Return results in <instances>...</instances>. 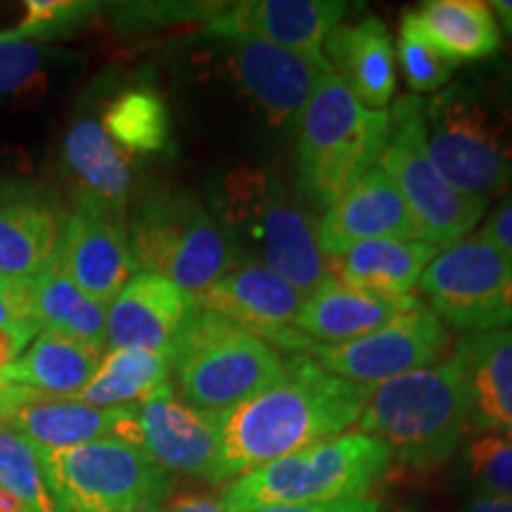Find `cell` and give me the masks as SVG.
<instances>
[{
    "mask_svg": "<svg viewBox=\"0 0 512 512\" xmlns=\"http://www.w3.org/2000/svg\"><path fill=\"white\" fill-rule=\"evenodd\" d=\"M64 214L53 197L27 185H0V278L34 280L55 259Z\"/></svg>",
    "mask_w": 512,
    "mask_h": 512,
    "instance_id": "20",
    "label": "cell"
},
{
    "mask_svg": "<svg viewBox=\"0 0 512 512\" xmlns=\"http://www.w3.org/2000/svg\"><path fill=\"white\" fill-rule=\"evenodd\" d=\"M396 55H399L403 76L413 95L418 93H439L456 74L458 62L451 60L446 53L422 34L411 15V10L403 12L399 41H396Z\"/></svg>",
    "mask_w": 512,
    "mask_h": 512,
    "instance_id": "33",
    "label": "cell"
},
{
    "mask_svg": "<svg viewBox=\"0 0 512 512\" xmlns=\"http://www.w3.org/2000/svg\"><path fill=\"white\" fill-rule=\"evenodd\" d=\"M128 245L138 273L171 280L195 299L238 264L211 209L178 188L147 192L128 221Z\"/></svg>",
    "mask_w": 512,
    "mask_h": 512,
    "instance_id": "8",
    "label": "cell"
},
{
    "mask_svg": "<svg viewBox=\"0 0 512 512\" xmlns=\"http://www.w3.org/2000/svg\"><path fill=\"white\" fill-rule=\"evenodd\" d=\"M418 287L446 328L465 335L512 328V261L479 233L439 249Z\"/></svg>",
    "mask_w": 512,
    "mask_h": 512,
    "instance_id": "11",
    "label": "cell"
},
{
    "mask_svg": "<svg viewBox=\"0 0 512 512\" xmlns=\"http://www.w3.org/2000/svg\"><path fill=\"white\" fill-rule=\"evenodd\" d=\"M48 60V48L41 43L0 34V100H41Z\"/></svg>",
    "mask_w": 512,
    "mask_h": 512,
    "instance_id": "34",
    "label": "cell"
},
{
    "mask_svg": "<svg viewBox=\"0 0 512 512\" xmlns=\"http://www.w3.org/2000/svg\"><path fill=\"white\" fill-rule=\"evenodd\" d=\"M489 5H491V10H494L501 29H505L512 36V3L510 0H496V3H489Z\"/></svg>",
    "mask_w": 512,
    "mask_h": 512,
    "instance_id": "44",
    "label": "cell"
},
{
    "mask_svg": "<svg viewBox=\"0 0 512 512\" xmlns=\"http://www.w3.org/2000/svg\"><path fill=\"white\" fill-rule=\"evenodd\" d=\"M100 358L102 347L41 330L0 377L46 399H74L93 377Z\"/></svg>",
    "mask_w": 512,
    "mask_h": 512,
    "instance_id": "27",
    "label": "cell"
},
{
    "mask_svg": "<svg viewBox=\"0 0 512 512\" xmlns=\"http://www.w3.org/2000/svg\"><path fill=\"white\" fill-rule=\"evenodd\" d=\"M323 55L363 107L387 112L396 91V53L389 29L377 17L339 24L325 38Z\"/></svg>",
    "mask_w": 512,
    "mask_h": 512,
    "instance_id": "21",
    "label": "cell"
},
{
    "mask_svg": "<svg viewBox=\"0 0 512 512\" xmlns=\"http://www.w3.org/2000/svg\"><path fill=\"white\" fill-rule=\"evenodd\" d=\"M316 238L325 259L342 254L358 242L420 240L399 188L380 164L318 216Z\"/></svg>",
    "mask_w": 512,
    "mask_h": 512,
    "instance_id": "18",
    "label": "cell"
},
{
    "mask_svg": "<svg viewBox=\"0 0 512 512\" xmlns=\"http://www.w3.org/2000/svg\"><path fill=\"white\" fill-rule=\"evenodd\" d=\"M380 501L377 498H339V501H323V503H297V505H275V508H264L256 512H380Z\"/></svg>",
    "mask_w": 512,
    "mask_h": 512,
    "instance_id": "40",
    "label": "cell"
},
{
    "mask_svg": "<svg viewBox=\"0 0 512 512\" xmlns=\"http://www.w3.org/2000/svg\"><path fill=\"white\" fill-rule=\"evenodd\" d=\"M0 280H3V278H0Z\"/></svg>",
    "mask_w": 512,
    "mask_h": 512,
    "instance_id": "47",
    "label": "cell"
},
{
    "mask_svg": "<svg viewBox=\"0 0 512 512\" xmlns=\"http://www.w3.org/2000/svg\"><path fill=\"white\" fill-rule=\"evenodd\" d=\"M342 0H245L216 12L207 24L214 38L249 36L292 53L323 57L325 38L342 24Z\"/></svg>",
    "mask_w": 512,
    "mask_h": 512,
    "instance_id": "17",
    "label": "cell"
},
{
    "mask_svg": "<svg viewBox=\"0 0 512 512\" xmlns=\"http://www.w3.org/2000/svg\"><path fill=\"white\" fill-rule=\"evenodd\" d=\"M389 112L363 107L335 74H323L294 126V185L306 207L330 209L380 164Z\"/></svg>",
    "mask_w": 512,
    "mask_h": 512,
    "instance_id": "3",
    "label": "cell"
},
{
    "mask_svg": "<svg viewBox=\"0 0 512 512\" xmlns=\"http://www.w3.org/2000/svg\"><path fill=\"white\" fill-rule=\"evenodd\" d=\"M197 299L171 280L136 273L107 306L105 335L112 349H138L169 356Z\"/></svg>",
    "mask_w": 512,
    "mask_h": 512,
    "instance_id": "19",
    "label": "cell"
},
{
    "mask_svg": "<svg viewBox=\"0 0 512 512\" xmlns=\"http://www.w3.org/2000/svg\"><path fill=\"white\" fill-rule=\"evenodd\" d=\"M418 302L420 299L415 294L411 297L375 294L330 278L304 299L294 328L311 344H342L384 328L401 313L411 311Z\"/></svg>",
    "mask_w": 512,
    "mask_h": 512,
    "instance_id": "23",
    "label": "cell"
},
{
    "mask_svg": "<svg viewBox=\"0 0 512 512\" xmlns=\"http://www.w3.org/2000/svg\"><path fill=\"white\" fill-rule=\"evenodd\" d=\"M55 264L88 297L110 306L138 273L128 245V221L91 204L74 202L57 245Z\"/></svg>",
    "mask_w": 512,
    "mask_h": 512,
    "instance_id": "16",
    "label": "cell"
},
{
    "mask_svg": "<svg viewBox=\"0 0 512 512\" xmlns=\"http://www.w3.org/2000/svg\"><path fill=\"white\" fill-rule=\"evenodd\" d=\"M38 332H41V325L36 318L19 320V323L0 328V373L22 356V351L34 342Z\"/></svg>",
    "mask_w": 512,
    "mask_h": 512,
    "instance_id": "38",
    "label": "cell"
},
{
    "mask_svg": "<svg viewBox=\"0 0 512 512\" xmlns=\"http://www.w3.org/2000/svg\"><path fill=\"white\" fill-rule=\"evenodd\" d=\"M164 512H226L221 496L207 494V491H178L169 498Z\"/></svg>",
    "mask_w": 512,
    "mask_h": 512,
    "instance_id": "41",
    "label": "cell"
},
{
    "mask_svg": "<svg viewBox=\"0 0 512 512\" xmlns=\"http://www.w3.org/2000/svg\"><path fill=\"white\" fill-rule=\"evenodd\" d=\"M453 354L470 396V427L512 434V328L465 335Z\"/></svg>",
    "mask_w": 512,
    "mask_h": 512,
    "instance_id": "24",
    "label": "cell"
},
{
    "mask_svg": "<svg viewBox=\"0 0 512 512\" xmlns=\"http://www.w3.org/2000/svg\"><path fill=\"white\" fill-rule=\"evenodd\" d=\"M411 15L422 34L458 64L484 60L503 46V29L489 3L430 0Z\"/></svg>",
    "mask_w": 512,
    "mask_h": 512,
    "instance_id": "28",
    "label": "cell"
},
{
    "mask_svg": "<svg viewBox=\"0 0 512 512\" xmlns=\"http://www.w3.org/2000/svg\"><path fill=\"white\" fill-rule=\"evenodd\" d=\"M34 396V392H29V389H22V387H15V384H8L0 377V422L5 420V415H8L12 408L19 406L22 401H27Z\"/></svg>",
    "mask_w": 512,
    "mask_h": 512,
    "instance_id": "42",
    "label": "cell"
},
{
    "mask_svg": "<svg viewBox=\"0 0 512 512\" xmlns=\"http://www.w3.org/2000/svg\"><path fill=\"white\" fill-rule=\"evenodd\" d=\"M479 235L501 249V252L512 261V195L505 197L496 204V209L486 216Z\"/></svg>",
    "mask_w": 512,
    "mask_h": 512,
    "instance_id": "39",
    "label": "cell"
},
{
    "mask_svg": "<svg viewBox=\"0 0 512 512\" xmlns=\"http://www.w3.org/2000/svg\"><path fill=\"white\" fill-rule=\"evenodd\" d=\"M425 147L458 192L489 204L512 190V102L458 81L425 102Z\"/></svg>",
    "mask_w": 512,
    "mask_h": 512,
    "instance_id": "5",
    "label": "cell"
},
{
    "mask_svg": "<svg viewBox=\"0 0 512 512\" xmlns=\"http://www.w3.org/2000/svg\"><path fill=\"white\" fill-rule=\"evenodd\" d=\"M131 408H93L76 399H46L34 394L12 408L3 422L27 437L38 451H67L117 437V427Z\"/></svg>",
    "mask_w": 512,
    "mask_h": 512,
    "instance_id": "26",
    "label": "cell"
},
{
    "mask_svg": "<svg viewBox=\"0 0 512 512\" xmlns=\"http://www.w3.org/2000/svg\"><path fill=\"white\" fill-rule=\"evenodd\" d=\"M439 249L420 240L382 238L358 242L342 254L328 256V273L337 283L375 294L411 297L422 273Z\"/></svg>",
    "mask_w": 512,
    "mask_h": 512,
    "instance_id": "25",
    "label": "cell"
},
{
    "mask_svg": "<svg viewBox=\"0 0 512 512\" xmlns=\"http://www.w3.org/2000/svg\"><path fill=\"white\" fill-rule=\"evenodd\" d=\"M169 498H147V501L131 505V508H126L124 512H164L166 503H169Z\"/></svg>",
    "mask_w": 512,
    "mask_h": 512,
    "instance_id": "45",
    "label": "cell"
},
{
    "mask_svg": "<svg viewBox=\"0 0 512 512\" xmlns=\"http://www.w3.org/2000/svg\"><path fill=\"white\" fill-rule=\"evenodd\" d=\"M460 512H512V501H508V498H498V496L475 494L463 505V510Z\"/></svg>",
    "mask_w": 512,
    "mask_h": 512,
    "instance_id": "43",
    "label": "cell"
},
{
    "mask_svg": "<svg viewBox=\"0 0 512 512\" xmlns=\"http://www.w3.org/2000/svg\"><path fill=\"white\" fill-rule=\"evenodd\" d=\"M463 472L475 494L512 501V434L479 432L465 446Z\"/></svg>",
    "mask_w": 512,
    "mask_h": 512,
    "instance_id": "35",
    "label": "cell"
},
{
    "mask_svg": "<svg viewBox=\"0 0 512 512\" xmlns=\"http://www.w3.org/2000/svg\"><path fill=\"white\" fill-rule=\"evenodd\" d=\"M31 285H34V318L41 330L105 349L107 306L98 304L72 283L55 264V259L31 280Z\"/></svg>",
    "mask_w": 512,
    "mask_h": 512,
    "instance_id": "30",
    "label": "cell"
},
{
    "mask_svg": "<svg viewBox=\"0 0 512 512\" xmlns=\"http://www.w3.org/2000/svg\"><path fill=\"white\" fill-rule=\"evenodd\" d=\"M60 512H124L147 498H169L174 477L140 446L107 437L67 451H38Z\"/></svg>",
    "mask_w": 512,
    "mask_h": 512,
    "instance_id": "10",
    "label": "cell"
},
{
    "mask_svg": "<svg viewBox=\"0 0 512 512\" xmlns=\"http://www.w3.org/2000/svg\"><path fill=\"white\" fill-rule=\"evenodd\" d=\"M102 128L121 150L133 155H155L171 143L169 107L147 86L119 93L102 112Z\"/></svg>",
    "mask_w": 512,
    "mask_h": 512,
    "instance_id": "31",
    "label": "cell"
},
{
    "mask_svg": "<svg viewBox=\"0 0 512 512\" xmlns=\"http://www.w3.org/2000/svg\"><path fill=\"white\" fill-rule=\"evenodd\" d=\"M140 448L171 475L219 484L221 425L219 415L197 411L174 387H166L136 406Z\"/></svg>",
    "mask_w": 512,
    "mask_h": 512,
    "instance_id": "15",
    "label": "cell"
},
{
    "mask_svg": "<svg viewBox=\"0 0 512 512\" xmlns=\"http://www.w3.org/2000/svg\"><path fill=\"white\" fill-rule=\"evenodd\" d=\"M171 387L169 356L138 349H110L86 387L74 396L93 408H128Z\"/></svg>",
    "mask_w": 512,
    "mask_h": 512,
    "instance_id": "29",
    "label": "cell"
},
{
    "mask_svg": "<svg viewBox=\"0 0 512 512\" xmlns=\"http://www.w3.org/2000/svg\"><path fill=\"white\" fill-rule=\"evenodd\" d=\"M384 441L344 432L230 479L221 491L226 512H256L275 505L323 503L366 496L392 465Z\"/></svg>",
    "mask_w": 512,
    "mask_h": 512,
    "instance_id": "6",
    "label": "cell"
},
{
    "mask_svg": "<svg viewBox=\"0 0 512 512\" xmlns=\"http://www.w3.org/2000/svg\"><path fill=\"white\" fill-rule=\"evenodd\" d=\"M0 512H29V508L19 498L12 496L10 491L0 489Z\"/></svg>",
    "mask_w": 512,
    "mask_h": 512,
    "instance_id": "46",
    "label": "cell"
},
{
    "mask_svg": "<svg viewBox=\"0 0 512 512\" xmlns=\"http://www.w3.org/2000/svg\"><path fill=\"white\" fill-rule=\"evenodd\" d=\"M0 489L10 491L29 512H60L43 475L38 448L0 422Z\"/></svg>",
    "mask_w": 512,
    "mask_h": 512,
    "instance_id": "32",
    "label": "cell"
},
{
    "mask_svg": "<svg viewBox=\"0 0 512 512\" xmlns=\"http://www.w3.org/2000/svg\"><path fill=\"white\" fill-rule=\"evenodd\" d=\"M356 425L413 470L446 463L470 427V396L458 356L370 387Z\"/></svg>",
    "mask_w": 512,
    "mask_h": 512,
    "instance_id": "4",
    "label": "cell"
},
{
    "mask_svg": "<svg viewBox=\"0 0 512 512\" xmlns=\"http://www.w3.org/2000/svg\"><path fill=\"white\" fill-rule=\"evenodd\" d=\"M380 166L399 188L425 245L444 249L463 240L484 219L489 204L448 185L425 147V100L403 95L389 110V138Z\"/></svg>",
    "mask_w": 512,
    "mask_h": 512,
    "instance_id": "9",
    "label": "cell"
},
{
    "mask_svg": "<svg viewBox=\"0 0 512 512\" xmlns=\"http://www.w3.org/2000/svg\"><path fill=\"white\" fill-rule=\"evenodd\" d=\"M304 299V294L278 273L252 261H240L219 283L211 285L197 304L266 339L280 354H306L311 342L294 328Z\"/></svg>",
    "mask_w": 512,
    "mask_h": 512,
    "instance_id": "14",
    "label": "cell"
},
{
    "mask_svg": "<svg viewBox=\"0 0 512 512\" xmlns=\"http://www.w3.org/2000/svg\"><path fill=\"white\" fill-rule=\"evenodd\" d=\"M169 366L185 403L223 415L278 380L285 356L266 339L197 304L178 332Z\"/></svg>",
    "mask_w": 512,
    "mask_h": 512,
    "instance_id": "7",
    "label": "cell"
},
{
    "mask_svg": "<svg viewBox=\"0 0 512 512\" xmlns=\"http://www.w3.org/2000/svg\"><path fill=\"white\" fill-rule=\"evenodd\" d=\"M233 88L271 131H292L316 83L332 72L328 60L292 53L259 38H219Z\"/></svg>",
    "mask_w": 512,
    "mask_h": 512,
    "instance_id": "13",
    "label": "cell"
},
{
    "mask_svg": "<svg viewBox=\"0 0 512 512\" xmlns=\"http://www.w3.org/2000/svg\"><path fill=\"white\" fill-rule=\"evenodd\" d=\"M34 318L31 280H0V328Z\"/></svg>",
    "mask_w": 512,
    "mask_h": 512,
    "instance_id": "37",
    "label": "cell"
},
{
    "mask_svg": "<svg viewBox=\"0 0 512 512\" xmlns=\"http://www.w3.org/2000/svg\"><path fill=\"white\" fill-rule=\"evenodd\" d=\"M366 392L328 373L311 356H285L278 380L219 415V484L344 434L358 422Z\"/></svg>",
    "mask_w": 512,
    "mask_h": 512,
    "instance_id": "1",
    "label": "cell"
},
{
    "mask_svg": "<svg viewBox=\"0 0 512 512\" xmlns=\"http://www.w3.org/2000/svg\"><path fill=\"white\" fill-rule=\"evenodd\" d=\"M62 166L74 188V202L91 204L126 221L131 164L100 121H74L62 143Z\"/></svg>",
    "mask_w": 512,
    "mask_h": 512,
    "instance_id": "22",
    "label": "cell"
},
{
    "mask_svg": "<svg viewBox=\"0 0 512 512\" xmlns=\"http://www.w3.org/2000/svg\"><path fill=\"white\" fill-rule=\"evenodd\" d=\"M211 214L240 261L266 266L304 297L330 280L311 209L264 164H235L216 181Z\"/></svg>",
    "mask_w": 512,
    "mask_h": 512,
    "instance_id": "2",
    "label": "cell"
},
{
    "mask_svg": "<svg viewBox=\"0 0 512 512\" xmlns=\"http://www.w3.org/2000/svg\"><path fill=\"white\" fill-rule=\"evenodd\" d=\"M98 3L86 0H27L24 3V19L15 29L0 31L8 38H53L62 34H72L98 12Z\"/></svg>",
    "mask_w": 512,
    "mask_h": 512,
    "instance_id": "36",
    "label": "cell"
},
{
    "mask_svg": "<svg viewBox=\"0 0 512 512\" xmlns=\"http://www.w3.org/2000/svg\"><path fill=\"white\" fill-rule=\"evenodd\" d=\"M451 344L441 318L418 302L384 328L342 344H311L306 356L328 373L370 389L392 377L434 366Z\"/></svg>",
    "mask_w": 512,
    "mask_h": 512,
    "instance_id": "12",
    "label": "cell"
}]
</instances>
